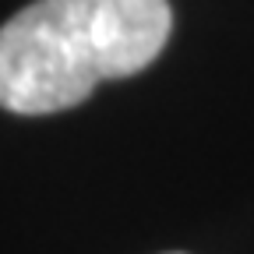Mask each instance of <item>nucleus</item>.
<instances>
[{"instance_id": "obj_1", "label": "nucleus", "mask_w": 254, "mask_h": 254, "mask_svg": "<svg viewBox=\"0 0 254 254\" xmlns=\"http://www.w3.org/2000/svg\"><path fill=\"white\" fill-rule=\"evenodd\" d=\"M170 25L166 0H36L0 28V110H71L99 81L148 67Z\"/></svg>"}]
</instances>
